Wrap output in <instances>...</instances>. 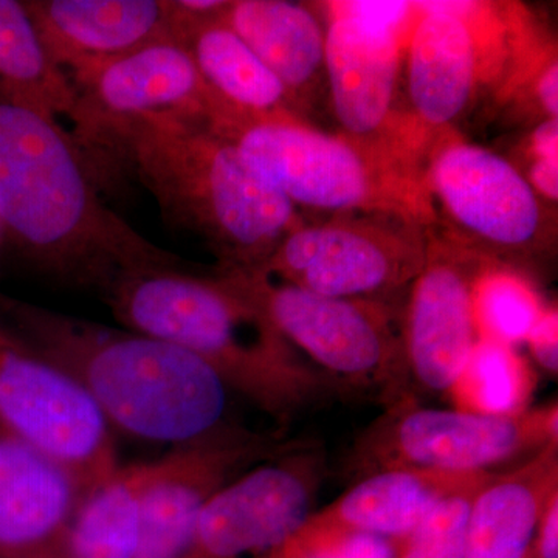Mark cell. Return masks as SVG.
<instances>
[{"mask_svg":"<svg viewBox=\"0 0 558 558\" xmlns=\"http://www.w3.org/2000/svg\"><path fill=\"white\" fill-rule=\"evenodd\" d=\"M46 558H69L68 554H65L64 545H62V548L60 550H57V553L51 554V556Z\"/></svg>","mask_w":558,"mask_h":558,"instance_id":"4dcf8cb0","label":"cell"},{"mask_svg":"<svg viewBox=\"0 0 558 558\" xmlns=\"http://www.w3.org/2000/svg\"><path fill=\"white\" fill-rule=\"evenodd\" d=\"M73 130L142 116L202 117L220 113L196 65L179 40L167 38L69 76Z\"/></svg>","mask_w":558,"mask_h":558,"instance_id":"2e32d148","label":"cell"},{"mask_svg":"<svg viewBox=\"0 0 558 558\" xmlns=\"http://www.w3.org/2000/svg\"><path fill=\"white\" fill-rule=\"evenodd\" d=\"M0 429L58 462L84 498L120 465L113 429L86 391L2 317Z\"/></svg>","mask_w":558,"mask_h":558,"instance_id":"30bf717a","label":"cell"},{"mask_svg":"<svg viewBox=\"0 0 558 558\" xmlns=\"http://www.w3.org/2000/svg\"><path fill=\"white\" fill-rule=\"evenodd\" d=\"M526 343L535 362L556 376L558 371V314L557 307H545L529 332Z\"/></svg>","mask_w":558,"mask_h":558,"instance_id":"f1b7e54d","label":"cell"},{"mask_svg":"<svg viewBox=\"0 0 558 558\" xmlns=\"http://www.w3.org/2000/svg\"><path fill=\"white\" fill-rule=\"evenodd\" d=\"M0 83L54 119L75 108V89L50 61L24 0H0Z\"/></svg>","mask_w":558,"mask_h":558,"instance_id":"cb8c5ba5","label":"cell"},{"mask_svg":"<svg viewBox=\"0 0 558 558\" xmlns=\"http://www.w3.org/2000/svg\"><path fill=\"white\" fill-rule=\"evenodd\" d=\"M325 453L289 446L213 495L183 558H258L277 548L312 513L325 478Z\"/></svg>","mask_w":558,"mask_h":558,"instance_id":"4fadbf2b","label":"cell"},{"mask_svg":"<svg viewBox=\"0 0 558 558\" xmlns=\"http://www.w3.org/2000/svg\"><path fill=\"white\" fill-rule=\"evenodd\" d=\"M402 542L307 519L279 546L295 558H398Z\"/></svg>","mask_w":558,"mask_h":558,"instance_id":"83f0119b","label":"cell"},{"mask_svg":"<svg viewBox=\"0 0 558 558\" xmlns=\"http://www.w3.org/2000/svg\"><path fill=\"white\" fill-rule=\"evenodd\" d=\"M429 230L380 213L304 218L258 270L319 295L391 303L424 266Z\"/></svg>","mask_w":558,"mask_h":558,"instance_id":"9c48e42d","label":"cell"},{"mask_svg":"<svg viewBox=\"0 0 558 558\" xmlns=\"http://www.w3.org/2000/svg\"><path fill=\"white\" fill-rule=\"evenodd\" d=\"M492 473L444 499L427 520L403 539L398 558H464L470 506Z\"/></svg>","mask_w":558,"mask_h":558,"instance_id":"4316f807","label":"cell"},{"mask_svg":"<svg viewBox=\"0 0 558 558\" xmlns=\"http://www.w3.org/2000/svg\"><path fill=\"white\" fill-rule=\"evenodd\" d=\"M274 328L343 388L373 389L387 407L407 391L402 330L391 303L336 299L279 281L258 269L218 270Z\"/></svg>","mask_w":558,"mask_h":558,"instance_id":"ba28073f","label":"cell"},{"mask_svg":"<svg viewBox=\"0 0 558 558\" xmlns=\"http://www.w3.org/2000/svg\"><path fill=\"white\" fill-rule=\"evenodd\" d=\"M258 558H295L292 556H289L288 553H286L284 549L281 548V546H277V548H274L269 550V553L264 554V556H260Z\"/></svg>","mask_w":558,"mask_h":558,"instance_id":"f546056e","label":"cell"},{"mask_svg":"<svg viewBox=\"0 0 558 558\" xmlns=\"http://www.w3.org/2000/svg\"><path fill=\"white\" fill-rule=\"evenodd\" d=\"M486 473L380 470L362 476L336 501L312 512L310 520L322 526L368 532L402 542L428 519L444 499Z\"/></svg>","mask_w":558,"mask_h":558,"instance_id":"7402d4cb","label":"cell"},{"mask_svg":"<svg viewBox=\"0 0 558 558\" xmlns=\"http://www.w3.org/2000/svg\"><path fill=\"white\" fill-rule=\"evenodd\" d=\"M558 494V442L520 468L488 476L470 506L464 558H527L543 512Z\"/></svg>","mask_w":558,"mask_h":558,"instance_id":"44dd1931","label":"cell"},{"mask_svg":"<svg viewBox=\"0 0 558 558\" xmlns=\"http://www.w3.org/2000/svg\"><path fill=\"white\" fill-rule=\"evenodd\" d=\"M83 499L58 462L0 429V558L60 550Z\"/></svg>","mask_w":558,"mask_h":558,"instance_id":"ac0fdd59","label":"cell"},{"mask_svg":"<svg viewBox=\"0 0 558 558\" xmlns=\"http://www.w3.org/2000/svg\"><path fill=\"white\" fill-rule=\"evenodd\" d=\"M211 126L300 213H380L436 226L424 171L347 135L317 130L299 117L223 120Z\"/></svg>","mask_w":558,"mask_h":558,"instance_id":"5b68a950","label":"cell"},{"mask_svg":"<svg viewBox=\"0 0 558 558\" xmlns=\"http://www.w3.org/2000/svg\"><path fill=\"white\" fill-rule=\"evenodd\" d=\"M170 3L172 38L189 51L209 94L218 101L220 113L213 123L277 117L303 119L277 76L222 20L227 9L219 14L196 16L180 11L174 0Z\"/></svg>","mask_w":558,"mask_h":558,"instance_id":"d6986e66","label":"cell"},{"mask_svg":"<svg viewBox=\"0 0 558 558\" xmlns=\"http://www.w3.org/2000/svg\"><path fill=\"white\" fill-rule=\"evenodd\" d=\"M222 20L277 76L301 117L326 86L325 24L311 3L233 0Z\"/></svg>","mask_w":558,"mask_h":558,"instance_id":"ffe728a7","label":"cell"},{"mask_svg":"<svg viewBox=\"0 0 558 558\" xmlns=\"http://www.w3.org/2000/svg\"><path fill=\"white\" fill-rule=\"evenodd\" d=\"M289 447V446H288ZM245 428L171 449L143 501L135 558H183L213 495L253 465L288 449Z\"/></svg>","mask_w":558,"mask_h":558,"instance_id":"9a60e30c","label":"cell"},{"mask_svg":"<svg viewBox=\"0 0 558 558\" xmlns=\"http://www.w3.org/2000/svg\"><path fill=\"white\" fill-rule=\"evenodd\" d=\"M403 54L407 112L435 142L488 92L497 98L534 35L526 10L483 2H417Z\"/></svg>","mask_w":558,"mask_h":558,"instance_id":"8992f818","label":"cell"},{"mask_svg":"<svg viewBox=\"0 0 558 558\" xmlns=\"http://www.w3.org/2000/svg\"><path fill=\"white\" fill-rule=\"evenodd\" d=\"M24 3L50 61L68 76L156 40L172 38L170 0Z\"/></svg>","mask_w":558,"mask_h":558,"instance_id":"e0dca14e","label":"cell"},{"mask_svg":"<svg viewBox=\"0 0 558 558\" xmlns=\"http://www.w3.org/2000/svg\"><path fill=\"white\" fill-rule=\"evenodd\" d=\"M492 263L432 227L427 258L409 289L402 344L409 377L449 396L480 340L475 288Z\"/></svg>","mask_w":558,"mask_h":558,"instance_id":"5bb4252c","label":"cell"},{"mask_svg":"<svg viewBox=\"0 0 558 558\" xmlns=\"http://www.w3.org/2000/svg\"><path fill=\"white\" fill-rule=\"evenodd\" d=\"M102 182L72 132L0 83V226L44 277L105 295L124 275L189 269L102 199Z\"/></svg>","mask_w":558,"mask_h":558,"instance_id":"6da1fadb","label":"cell"},{"mask_svg":"<svg viewBox=\"0 0 558 558\" xmlns=\"http://www.w3.org/2000/svg\"><path fill=\"white\" fill-rule=\"evenodd\" d=\"M545 307L527 278L501 264H490L476 282L480 339L512 348L523 343Z\"/></svg>","mask_w":558,"mask_h":558,"instance_id":"484cf974","label":"cell"},{"mask_svg":"<svg viewBox=\"0 0 558 558\" xmlns=\"http://www.w3.org/2000/svg\"><path fill=\"white\" fill-rule=\"evenodd\" d=\"M0 317L73 377L113 432L178 449L240 428L229 387L170 341L2 293Z\"/></svg>","mask_w":558,"mask_h":558,"instance_id":"3957f363","label":"cell"},{"mask_svg":"<svg viewBox=\"0 0 558 558\" xmlns=\"http://www.w3.org/2000/svg\"><path fill=\"white\" fill-rule=\"evenodd\" d=\"M123 328L185 349L242 396L288 424L343 387L301 357L219 274L148 269L124 275L101 296Z\"/></svg>","mask_w":558,"mask_h":558,"instance_id":"277c9868","label":"cell"},{"mask_svg":"<svg viewBox=\"0 0 558 558\" xmlns=\"http://www.w3.org/2000/svg\"><path fill=\"white\" fill-rule=\"evenodd\" d=\"M70 132L105 190L130 174L149 191L163 219L208 245L218 270L259 269L304 220L202 117H132Z\"/></svg>","mask_w":558,"mask_h":558,"instance_id":"7a4b0ae2","label":"cell"},{"mask_svg":"<svg viewBox=\"0 0 558 558\" xmlns=\"http://www.w3.org/2000/svg\"><path fill=\"white\" fill-rule=\"evenodd\" d=\"M534 376L515 349L480 339L449 392L454 409L483 416H513L527 410Z\"/></svg>","mask_w":558,"mask_h":558,"instance_id":"d4e9b609","label":"cell"},{"mask_svg":"<svg viewBox=\"0 0 558 558\" xmlns=\"http://www.w3.org/2000/svg\"><path fill=\"white\" fill-rule=\"evenodd\" d=\"M160 469V459L120 464L81 501L64 549L69 558H135L143 501Z\"/></svg>","mask_w":558,"mask_h":558,"instance_id":"603a6c76","label":"cell"},{"mask_svg":"<svg viewBox=\"0 0 558 558\" xmlns=\"http://www.w3.org/2000/svg\"><path fill=\"white\" fill-rule=\"evenodd\" d=\"M424 178L436 229L458 244L513 270L553 255V205L508 157L450 131L429 148Z\"/></svg>","mask_w":558,"mask_h":558,"instance_id":"52a82bcc","label":"cell"},{"mask_svg":"<svg viewBox=\"0 0 558 558\" xmlns=\"http://www.w3.org/2000/svg\"><path fill=\"white\" fill-rule=\"evenodd\" d=\"M558 442V407L513 416L422 409L413 396L388 405L352 451L360 476L389 469L488 472L492 465Z\"/></svg>","mask_w":558,"mask_h":558,"instance_id":"8fae6325","label":"cell"},{"mask_svg":"<svg viewBox=\"0 0 558 558\" xmlns=\"http://www.w3.org/2000/svg\"><path fill=\"white\" fill-rule=\"evenodd\" d=\"M326 32V87L340 134L424 171L433 142L399 108L411 28L373 24L337 2H319Z\"/></svg>","mask_w":558,"mask_h":558,"instance_id":"7c38bea8","label":"cell"}]
</instances>
